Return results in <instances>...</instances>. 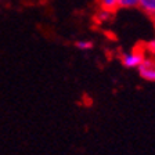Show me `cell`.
<instances>
[{
	"label": "cell",
	"instance_id": "cell-3",
	"mask_svg": "<svg viewBox=\"0 0 155 155\" xmlns=\"http://www.w3.org/2000/svg\"><path fill=\"white\" fill-rule=\"evenodd\" d=\"M139 6L144 10L147 14L154 17L155 15V0H140Z\"/></svg>",
	"mask_w": 155,
	"mask_h": 155
},
{
	"label": "cell",
	"instance_id": "cell-5",
	"mask_svg": "<svg viewBox=\"0 0 155 155\" xmlns=\"http://www.w3.org/2000/svg\"><path fill=\"white\" fill-rule=\"evenodd\" d=\"M139 3L140 0H118L119 7H123V8H133L139 6Z\"/></svg>",
	"mask_w": 155,
	"mask_h": 155
},
{
	"label": "cell",
	"instance_id": "cell-1",
	"mask_svg": "<svg viewBox=\"0 0 155 155\" xmlns=\"http://www.w3.org/2000/svg\"><path fill=\"white\" fill-rule=\"evenodd\" d=\"M139 72L145 81L150 82H155V62L152 60H148V58H144L143 62L139 65Z\"/></svg>",
	"mask_w": 155,
	"mask_h": 155
},
{
	"label": "cell",
	"instance_id": "cell-2",
	"mask_svg": "<svg viewBox=\"0 0 155 155\" xmlns=\"http://www.w3.org/2000/svg\"><path fill=\"white\" fill-rule=\"evenodd\" d=\"M143 60H144L143 54L133 51V53H129V54L123 55L122 62H123V65H125L126 68H136V67H139V65L141 64Z\"/></svg>",
	"mask_w": 155,
	"mask_h": 155
},
{
	"label": "cell",
	"instance_id": "cell-9",
	"mask_svg": "<svg viewBox=\"0 0 155 155\" xmlns=\"http://www.w3.org/2000/svg\"><path fill=\"white\" fill-rule=\"evenodd\" d=\"M154 19H155V15H154Z\"/></svg>",
	"mask_w": 155,
	"mask_h": 155
},
{
	"label": "cell",
	"instance_id": "cell-4",
	"mask_svg": "<svg viewBox=\"0 0 155 155\" xmlns=\"http://www.w3.org/2000/svg\"><path fill=\"white\" fill-rule=\"evenodd\" d=\"M100 4L103 7V10H107V11H111L114 13L119 4H118V0H100Z\"/></svg>",
	"mask_w": 155,
	"mask_h": 155
},
{
	"label": "cell",
	"instance_id": "cell-7",
	"mask_svg": "<svg viewBox=\"0 0 155 155\" xmlns=\"http://www.w3.org/2000/svg\"><path fill=\"white\" fill-rule=\"evenodd\" d=\"M110 17H111V11H107V10H103V11L100 13V18L103 19V21H104V19H108Z\"/></svg>",
	"mask_w": 155,
	"mask_h": 155
},
{
	"label": "cell",
	"instance_id": "cell-8",
	"mask_svg": "<svg viewBox=\"0 0 155 155\" xmlns=\"http://www.w3.org/2000/svg\"><path fill=\"white\" fill-rule=\"evenodd\" d=\"M148 48L151 50L152 53H155V40H152V42L148 43Z\"/></svg>",
	"mask_w": 155,
	"mask_h": 155
},
{
	"label": "cell",
	"instance_id": "cell-6",
	"mask_svg": "<svg viewBox=\"0 0 155 155\" xmlns=\"http://www.w3.org/2000/svg\"><path fill=\"white\" fill-rule=\"evenodd\" d=\"M76 47L79 48V50H89V48L93 47V43L87 42V40H81V42L76 43Z\"/></svg>",
	"mask_w": 155,
	"mask_h": 155
}]
</instances>
